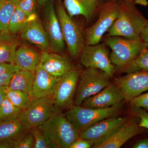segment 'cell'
I'll return each mask as SVG.
<instances>
[{
  "label": "cell",
  "instance_id": "cell-26",
  "mask_svg": "<svg viewBox=\"0 0 148 148\" xmlns=\"http://www.w3.org/2000/svg\"><path fill=\"white\" fill-rule=\"evenodd\" d=\"M5 97L14 106L23 111L28 108L32 101L29 93L21 90L11 89L8 86L5 88Z\"/></svg>",
  "mask_w": 148,
  "mask_h": 148
},
{
  "label": "cell",
  "instance_id": "cell-7",
  "mask_svg": "<svg viewBox=\"0 0 148 148\" xmlns=\"http://www.w3.org/2000/svg\"><path fill=\"white\" fill-rule=\"evenodd\" d=\"M110 77L98 69L86 68L80 74L74 105L81 106L86 98L95 95L110 84Z\"/></svg>",
  "mask_w": 148,
  "mask_h": 148
},
{
  "label": "cell",
  "instance_id": "cell-10",
  "mask_svg": "<svg viewBox=\"0 0 148 148\" xmlns=\"http://www.w3.org/2000/svg\"><path fill=\"white\" fill-rule=\"evenodd\" d=\"M79 56L81 64L86 68L98 69L110 77L113 76L115 66L104 45L84 46Z\"/></svg>",
  "mask_w": 148,
  "mask_h": 148
},
{
  "label": "cell",
  "instance_id": "cell-27",
  "mask_svg": "<svg viewBox=\"0 0 148 148\" xmlns=\"http://www.w3.org/2000/svg\"><path fill=\"white\" fill-rule=\"evenodd\" d=\"M127 74L139 71H148V49L145 48L134 61L123 68Z\"/></svg>",
  "mask_w": 148,
  "mask_h": 148
},
{
  "label": "cell",
  "instance_id": "cell-44",
  "mask_svg": "<svg viewBox=\"0 0 148 148\" xmlns=\"http://www.w3.org/2000/svg\"><path fill=\"white\" fill-rule=\"evenodd\" d=\"M147 110L148 111V108L147 109V110Z\"/></svg>",
  "mask_w": 148,
  "mask_h": 148
},
{
  "label": "cell",
  "instance_id": "cell-21",
  "mask_svg": "<svg viewBox=\"0 0 148 148\" xmlns=\"http://www.w3.org/2000/svg\"><path fill=\"white\" fill-rule=\"evenodd\" d=\"M31 129L19 117L15 119L0 121V140L18 138Z\"/></svg>",
  "mask_w": 148,
  "mask_h": 148
},
{
  "label": "cell",
  "instance_id": "cell-23",
  "mask_svg": "<svg viewBox=\"0 0 148 148\" xmlns=\"http://www.w3.org/2000/svg\"><path fill=\"white\" fill-rule=\"evenodd\" d=\"M37 17H38V15L29 16L27 15L17 6L9 22L8 31L12 35L20 34L30 21Z\"/></svg>",
  "mask_w": 148,
  "mask_h": 148
},
{
  "label": "cell",
  "instance_id": "cell-35",
  "mask_svg": "<svg viewBox=\"0 0 148 148\" xmlns=\"http://www.w3.org/2000/svg\"><path fill=\"white\" fill-rule=\"evenodd\" d=\"M17 71H13L0 74V87L8 86L12 79Z\"/></svg>",
  "mask_w": 148,
  "mask_h": 148
},
{
  "label": "cell",
  "instance_id": "cell-18",
  "mask_svg": "<svg viewBox=\"0 0 148 148\" xmlns=\"http://www.w3.org/2000/svg\"><path fill=\"white\" fill-rule=\"evenodd\" d=\"M59 81L39 66L35 72L34 81L31 94L32 100L53 94Z\"/></svg>",
  "mask_w": 148,
  "mask_h": 148
},
{
  "label": "cell",
  "instance_id": "cell-46",
  "mask_svg": "<svg viewBox=\"0 0 148 148\" xmlns=\"http://www.w3.org/2000/svg\"><path fill=\"white\" fill-rule=\"evenodd\" d=\"M1 1V0H0V1Z\"/></svg>",
  "mask_w": 148,
  "mask_h": 148
},
{
  "label": "cell",
  "instance_id": "cell-33",
  "mask_svg": "<svg viewBox=\"0 0 148 148\" xmlns=\"http://www.w3.org/2000/svg\"><path fill=\"white\" fill-rule=\"evenodd\" d=\"M130 102L133 108H140L147 110L148 108V92L138 95Z\"/></svg>",
  "mask_w": 148,
  "mask_h": 148
},
{
  "label": "cell",
  "instance_id": "cell-6",
  "mask_svg": "<svg viewBox=\"0 0 148 148\" xmlns=\"http://www.w3.org/2000/svg\"><path fill=\"white\" fill-rule=\"evenodd\" d=\"M56 10L62 34L69 52L74 58H78L85 46L82 32L67 13L61 0H58Z\"/></svg>",
  "mask_w": 148,
  "mask_h": 148
},
{
  "label": "cell",
  "instance_id": "cell-34",
  "mask_svg": "<svg viewBox=\"0 0 148 148\" xmlns=\"http://www.w3.org/2000/svg\"><path fill=\"white\" fill-rule=\"evenodd\" d=\"M94 144L91 141L79 138L72 143L69 148H90Z\"/></svg>",
  "mask_w": 148,
  "mask_h": 148
},
{
  "label": "cell",
  "instance_id": "cell-24",
  "mask_svg": "<svg viewBox=\"0 0 148 148\" xmlns=\"http://www.w3.org/2000/svg\"><path fill=\"white\" fill-rule=\"evenodd\" d=\"M18 40L14 35L0 40V64L4 63L14 64Z\"/></svg>",
  "mask_w": 148,
  "mask_h": 148
},
{
  "label": "cell",
  "instance_id": "cell-14",
  "mask_svg": "<svg viewBox=\"0 0 148 148\" xmlns=\"http://www.w3.org/2000/svg\"><path fill=\"white\" fill-rule=\"evenodd\" d=\"M143 127H140L134 118L127 120L108 138L101 143L94 144L93 148H119L130 139L141 134Z\"/></svg>",
  "mask_w": 148,
  "mask_h": 148
},
{
  "label": "cell",
  "instance_id": "cell-28",
  "mask_svg": "<svg viewBox=\"0 0 148 148\" xmlns=\"http://www.w3.org/2000/svg\"><path fill=\"white\" fill-rule=\"evenodd\" d=\"M22 111L14 106L5 96L0 106V121L16 119Z\"/></svg>",
  "mask_w": 148,
  "mask_h": 148
},
{
  "label": "cell",
  "instance_id": "cell-25",
  "mask_svg": "<svg viewBox=\"0 0 148 148\" xmlns=\"http://www.w3.org/2000/svg\"><path fill=\"white\" fill-rule=\"evenodd\" d=\"M19 1V0H1L0 1V33L5 31L9 32V22L18 6Z\"/></svg>",
  "mask_w": 148,
  "mask_h": 148
},
{
  "label": "cell",
  "instance_id": "cell-16",
  "mask_svg": "<svg viewBox=\"0 0 148 148\" xmlns=\"http://www.w3.org/2000/svg\"><path fill=\"white\" fill-rule=\"evenodd\" d=\"M39 66L58 80L73 68L71 61L66 56L55 52L43 51L41 53Z\"/></svg>",
  "mask_w": 148,
  "mask_h": 148
},
{
  "label": "cell",
  "instance_id": "cell-39",
  "mask_svg": "<svg viewBox=\"0 0 148 148\" xmlns=\"http://www.w3.org/2000/svg\"><path fill=\"white\" fill-rule=\"evenodd\" d=\"M5 86L0 87V106L5 96Z\"/></svg>",
  "mask_w": 148,
  "mask_h": 148
},
{
  "label": "cell",
  "instance_id": "cell-5",
  "mask_svg": "<svg viewBox=\"0 0 148 148\" xmlns=\"http://www.w3.org/2000/svg\"><path fill=\"white\" fill-rule=\"evenodd\" d=\"M98 20L86 30V45L99 43L116 20L120 8V0H109L101 5Z\"/></svg>",
  "mask_w": 148,
  "mask_h": 148
},
{
  "label": "cell",
  "instance_id": "cell-45",
  "mask_svg": "<svg viewBox=\"0 0 148 148\" xmlns=\"http://www.w3.org/2000/svg\"><path fill=\"white\" fill-rule=\"evenodd\" d=\"M147 48H148V46H147Z\"/></svg>",
  "mask_w": 148,
  "mask_h": 148
},
{
  "label": "cell",
  "instance_id": "cell-43",
  "mask_svg": "<svg viewBox=\"0 0 148 148\" xmlns=\"http://www.w3.org/2000/svg\"><path fill=\"white\" fill-rule=\"evenodd\" d=\"M123 1H132V0H123Z\"/></svg>",
  "mask_w": 148,
  "mask_h": 148
},
{
  "label": "cell",
  "instance_id": "cell-30",
  "mask_svg": "<svg viewBox=\"0 0 148 148\" xmlns=\"http://www.w3.org/2000/svg\"><path fill=\"white\" fill-rule=\"evenodd\" d=\"M35 145V138L30 130L16 139L14 148H34Z\"/></svg>",
  "mask_w": 148,
  "mask_h": 148
},
{
  "label": "cell",
  "instance_id": "cell-13",
  "mask_svg": "<svg viewBox=\"0 0 148 148\" xmlns=\"http://www.w3.org/2000/svg\"><path fill=\"white\" fill-rule=\"evenodd\" d=\"M115 80L123 92L125 101L127 102L148 90V71L130 73Z\"/></svg>",
  "mask_w": 148,
  "mask_h": 148
},
{
  "label": "cell",
  "instance_id": "cell-4",
  "mask_svg": "<svg viewBox=\"0 0 148 148\" xmlns=\"http://www.w3.org/2000/svg\"><path fill=\"white\" fill-rule=\"evenodd\" d=\"M106 43L112 50L110 59L114 66L123 68L138 57L148 43L142 40L129 39L123 37L109 36Z\"/></svg>",
  "mask_w": 148,
  "mask_h": 148
},
{
  "label": "cell",
  "instance_id": "cell-20",
  "mask_svg": "<svg viewBox=\"0 0 148 148\" xmlns=\"http://www.w3.org/2000/svg\"><path fill=\"white\" fill-rule=\"evenodd\" d=\"M63 3L70 17L82 15L88 21L99 5L98 0H64Z\"/></svg>",
  "mask_w": 148,
  "mask_h": 148
},
{
  "label": "cell",
  "instance_id": "cell-8",
  "mask_svg": "<svg viewBox=\"0 0 148 148\" xmlns=\"http://www.w3.org/2000/svg\"><path fill=\"white\" fill-rule=\"evenodd\" d=\"M58 112L53 102V93L32 100L30 106L22 111L19 117L31 129L42 125Z\"/></svg>",
  "mask_w": 148,
  "mask_h": 148
},
{
  "label": "cell",
  "instance_id": "cell-3",
  "mask_svg": "<svg viewBox=\"0 0 148 148\" xmlns=\"http://www.w3.org/2000/svg\"><path fill=\"white\" fill-rule=\"evenodd\" d=\"M122 103L106 108H90L74 105L64 114L80 133L98 122L114 116L122 108Z\"/></svg>",
  "mask_w": 148,
  "mask_h": 148
},
{
  "label": "cell",
  "instance_id": "cell-22",
  "mask_svg": "<svg viewBox=\"0 0 148 148\" xmlns=\"http://www.w3.org/2000/svg\"><path fill=\"white\" fill-rule=\"evenodd\" d=\"M35 76L34 72L20 69L13 76L8 87L12 90L27 92L31 95Z\"/></svg>",
  "mask_w": 148,
  "mask_h": 148
},
{
  "label": "cell",
  "instance_id": "cell-42",
  "mask_svg": "<svg viewBox=\"0 0 148 148\" xmlns=\"http://www.w3.org/2000/svg\"><path fill=\"white\" fill-rule=\"evenodd\" d=\"M48 0H36L37 2L40 5H45Z\"/></svg>",
  "mask_w": 148,
  "mask_h": 148
},
{
  "label": "cell",
  "instance_id": "cell-11",
  "mask_svg": "<svg viewBox=\"0 0 148 148\" xmlns=\"http://www.w3.org/2000/svg\"><path fill=\"white\" fill-rule=\"evenodd\" d=\"M44 10V28L50 42L51 51L61 54L65 45L61 25L53 2L48 0Z\"/></svg>",
  "mask_w": 148,
  "mask_h": 148
},
{
  "label": "cell",
  "instance_id": "cell-17",
  "mask_svg": "<svg viewBox=\"0 0 148 148\" xmlns=\"http://www.w3.org/2000/svg\"><path fill=\"white\" fill-rule=\"evenodd\" d=\"M21 38L28 41L36 46L43 52H50L49 40L38 17L29 22L20 33Z\"/></svg>",
  "mask_w": 148,
  "mask_h": 148
},
{
  "label": "cell",
  "instance_id": "cell-12",
  "mask_svg": "<svg viewBox=\"0 0 148 148\" xmlns=\"http://www.w3.org/2000/svg\"><path fill=\"white\" fill-rule=\"evenodd\" d=\"M127 119L126 117H116L114 116L108 118L93 124L81 132L79 138L91 141L94 144H98L108 138Z\"/></svg>",
  "mask_w": 148,
  "mask_h": 148
},
{
  "label": "cell",
  "instance_id": "cell-19",
  "mask_svg": "<svg viewBox=\"0 0 148 148\" xmlns=\"http://www.w3.org/2000/svg\"><path fill=\"white\" fill-rule=\"evenodd\" d=\"M41 53L28 46L23 45L16 50L14 64L19 69L35 73L40 65Z\"/></svg>",
  "mask_w": 148,
  "mask_h": 148
},
{
  "label": "cell",
  "instance_id": "cell-32",
  "mask_svg": "<svg viewBox=\"0 0 148 148\" xmlns=\"http://www.w3.org/2000/svg\"><path fill=\"white\" fill-rule=\"evenodd\" d=\"M133 116L139 118L140 119L139 126L148 129V112L145 109L140 108H133L132 110Z\"/></svg>",
  "mask_w": 148,
  "mask_h": 148
},
{
  "label": "cell",
  "instance_id": "cell-1",
  "mask_svg": "<svg viewBox=\"0 0 148 148\" xmlns=\"http://www.w3.org/2000/svg\"><path fill=\"white\" fill-rule=\"evenodd\" d=\"M148 23V20L137 8L133 1L120 0L118 16L107 32L109 36L142 40L141 33Z\"/></svg>",
  "mask_w": 148,
  "mask_h": 148
},
{
  "label": "cell",
  "instance_id": "cell-9",
  "mask_svg": "<svg viewBox=\"0 0 148 148\" xmlns=\"http://www.w3.org/2000/svg\"><path fill=\"white\" fill-rule=\"evenodd\" d=\"M80 74L79 71L73 68L59 80L53 93V102L59 112L68 110L74 105Z\"/></svg>",
  "mask_w": 148,
  "mask_h": 148
},
{
  "label": "cell",
  "instance_id": "cell-38",
  "mask_svg": "<svg viewBox=\"0 0 148 148\" xmlns=\"http://www.w3.org/2000/svg\"><path fill=\"white\" fill-rule=\"evenodd\" d=\"M140 37L142 40L148 43V23L142 31Z\"/></svg>",
  "mask_w": 148,
  "mask_h": 148
},
{
  "label": "cell",
  "instance_id": "cell-31",
  "mask_svg": "<svg viewBox=\"0 0 148 148\" xmlns=\"http://www.w3.org/2000/svg\"><path fill=\"white\" fill-rule=\"evenodd\" d=\"M36 0H19L18 7L29 16L37 15Z\"/></svg>",
  "mask_w": 148,
  "mask_h": 148
},
{
  "label": "cell",
  "instance_id": "cell-2",
  "mask_svg": "<svg viewBox=\"0 0 148 148\" xmlns=\"http://www.w3.org/2000/svg\"><path fill=\"white\" fill-rule=\"evenodd\" d=\"M38 127L56 148H69L79 138V133L61 112L54 114Z\"/></svg>",
  "mask_w": 148,
  "mask_h": 148
},
{
  "label": "cell",
  "instance_id": "cell-15",
  "mask_svg": "<svg viewBox=\"0 0 148 148\" xmlns=\"http://www.w3.org/2000/svg\"><path fill=\"white\" fill-rule=\"evenodd\" d=\"M123 101V92L115 82L110 84L95 95L86 98L81 106L90 108H106L119 105Z\"/></svg>",
  "mask_w": 148,
  "mask_h": 148
},
{
  "label": "cell",
  "instance_id": "cell-37",
  "mask_svg": "<svg viewBox=\"0 0 148 148\" xmlns=\"http://www.w3.org/2000/svg\"><path fill=\"white\" fill-rule=\"evenodd\" d=\"M133 148H148V138L143 139L138 141L132 146Z\"/></svg>",
  "mask_w": 148,
  "mask_h": 148
},
{
  "label": "cell",
  "instance_id": "cell-41",
  "mask_svg": "<svg viewBox=\"0 0 148 148\" xmlns=\"http://www.w3.org/2000/svg\"><path fill=\"white\" fill-rule=\"evenodd\" d=\"M11 35V34L9 32L5 31V32H1L0 33V40L8 38Z\"/></svg>",
  "mask_w": 148,
  "mask_h": 148
},
{
  "label": "cell",
  "instance_id": "cell-40",
  "mask_svg": "<svg viewBox=\"0 0 148 148\" xmlns=\"http://www.w3.org/2000/svg\"><path fill=\"white\" fill-rule=\"evenodd\" d=\"M135 4L147 6L148 5V0H132Z\"/></svg>",
  "mask_w": 148,
  "mask_h": 148
},
{
  "label": "cell",
  "instance_id": "cell-29",
  "mask_svg": "<svg viewBox=\"0 0 148 148\" xmlns=\"http://www.w3.org/2000/svg\"><path fill=\"white\" fill-rule=\"evenodd\" d=\"M31 132L35 138L34 148H56L38 127L31 128Z\"/></svg>",
  "mask_w": 148,
  "mask_h": 148
},
{
  "label": "cell",
  "instance_id": "cell-36",
  "mask_svg": "<svg viewBox=\"0 0 148 148\" xmlns=\"http://www.w3.org/2000/svg\"><path fill=\"white\" fill-rule=\"evenodd\" d=\"M17 139L9 138L0 140V148H14V143Z\"/></svg>",
  "mask_w": 148,
  "mask_h": 148
}]
</instances>
